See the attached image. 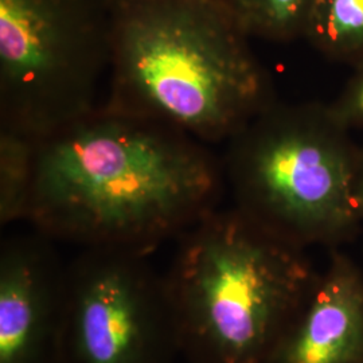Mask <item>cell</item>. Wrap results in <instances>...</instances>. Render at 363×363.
<instances>
[{
    "label": "cell",
    "instance_id": "277c9868",
    "mask_svg": "<svg viewBox=\"0 0 363 363\" xmlns=\"http://www.w3.org/2000/svg\"><path fill=\"white\" fill-rule=\"evenodd\" d=\"M112 0H0V127L42 139L103 106Z\"/></svg>",
    "mask_w": 363,
    "mask_h": 363
},
{
    "label": "cell",
    "instance_id": "7c38bea8",
    "mask_svg": "<svg viewBox=\"0 0 363 363\" xmlns=\"http://www.w3.org/2000/svg\"><path fill=\"white\" fill-rule=\"evenodd\" d=\"M343 113L349 118L363 120V76L349 91L343 104Z\"/></svg>",
    "mask_w": 363,
    "mask_h": 363
},
{
    "label": "cell",
    "instance_id": "4fadbf2b",
    "mask_svg": "<svg viewBox=\"0 0 363 363\" xmlns=\"http://www.w3.org/2000/svg\"><path fill=\"white\" fill-rule=\"evenodd\" d=\"M361 198H362V199H361V201H362V202H363V181H362V186H361Z\"/></svg>",
    "mask_w": 363,
    "mask_h": 363
},
{
    "label": "cell",
    "instance_id": "8992f818",
    "mask_svg": "<svg viewBox=\"0 0 363 363\" xmlns=\"http://www.w3.org/2000/svg\"><path fill=\"white\" fill-rule=\"evenodd\" d=\"M147 257L96 247L66 267L57 363H172L181 354L166 277Z\"/></svg>",
    "mask_w": 363,
    "mask_h": 363
},
{
    "label": "cell",
    "instance_id": "52a82bcc",
    "mask_svg": "<svg viewBox=\"0 0 363 363\" xmlns=\"http://www.w3.org/2000/svg\"><path fill=\"white\" fill-rule=\"evenodd\" d=\"M50 238L15 235L0 247V363H57L66 267Z\"/></svg>",
    "mask_w": 363,
    "mask_h": 363
},
{
    "label": "cell",
    "instance_id": "7a4b0ae2",
    "mask_svg": "<svg viewBox=\"0 0 363 363\" xmlns=\"http://www.w3.org/2000/svg\"><path fill=\"white\" fill-rule=\"evenodd\" d=\"M103 106L164 123L205 144L232 139L267 109L247 35L217 0H112Z\"/></svg>",
    "mask_w": 363,
    "mask_h": 363
},
{
    "label": "cell",
    "instance_id": "30bf717a",
    "mask_svg": "<svg viewBox=\"0 0 363 363\" xmlns=\"http://www.w3.org/2000/svg\"><path fill=\"white\" fill-rule=\"evenodd\" d=\"M313 0H225L247 37L289 40L304 37Z\"/></svg>",
    "mask_w": 363,
    "mask_h": 363
},
{
    "label": "cell",
    "instance_id": "9c48e42d",
    "mask_svg": "<svg viewBox=\"0 0 363 363\" xmlns=\"http://www.w3.org/2000/svg\"><path fill=\"white\" fill-rule=\"evenodd\" d=\"M39 139L0 127V225L26 220L37 169Z\"/></svg>",
    "mask_w": 363,
    "mask_h": 363
},
{
    "label": "cell",
    "instance_id": "ba28073f",
    "mask_svg": "<svg viewBox=\"0 0 363 363\" xmlns=\"http://www.w3.org/2000/svg\"><path fill=\"white\" fill-rule=\"evenodd\" d=\"M363 342L362 298L347 279L327 283L274 355L280 363H351Z\"/></svg>",
    "mask_w": 363,
    "mask_h": 363
},
{
    "label": "cell",
    "instance_id": "8fae6325",
    "mask_svg": "<svg viewBox=\"0 0 363 363\" xmlns=\"http://www.w3.org/2000/svg\"><path fill=\"white\" fill-rule=\"evenodd\" d=\"M304 37L331 54L363 52V0H313Z\"/></svg>",
    "mask_w": 363,
    "mask_h": 363
},
{
    "label": "cell",
    "instance_id": "3957f363",
    "mask_svg": "<svg viewBox=\"0 0 363 363\" xmlns=\"http://www.w3.org/2000/svg\"><path fill=\"white\" fill-rule=\"evenodd\" d=\"M178 240L164 277L186 361L274 357L304 280L289 242L241 211L217 208Z\"/></svg>",
    "mask_w": 363,
    "mask_h": 363
},
{
    "label": "cell",
    "instance_id": "6da1fadb",
    "mask_svg": "<svg viewBox=\"0 0 363 363\" xmlns=\"http://www.w3.org/2000/svg\"><path fill=\"white\" fill-rule=\"evenodd\" d=\"M208 144L100 106L39 139L26 222L52 241L150 255L217 208Z\"/></svg>",
    "mask_w": 363,
    "mask_h": 363
},
{
    "label": "cell",
    "instance_id": "5b68a950",
    "mask_svg": "<svg viewBox=\"0 0 363 363\" xmlns=\"http://www.w3.org/2000/svg\"><path fill=\"white\" fill-rule=\"evenodd\" d=\"M230 140L226 169L240 211L276 237L289 242L350 208L349 157L311 115L267 108Z\"/></svg>",
    "mask_w": 363,
    "mask_h": 363
},
{
    "label": "cell",
    "instance_id": "5bb4252c",
    "mask_svg": "<svg viewBox=\"0 0 363 363\" xmlns=\"http://www.w3.org/2000/svg\"><path fill=\"white\" fill-rule=\"evenodd\" d=\"M217 1H222V3H225V0H217Z\"/></svg>",
    "mask_w": 363,
    "mask_h": 363
}]
</instances>
